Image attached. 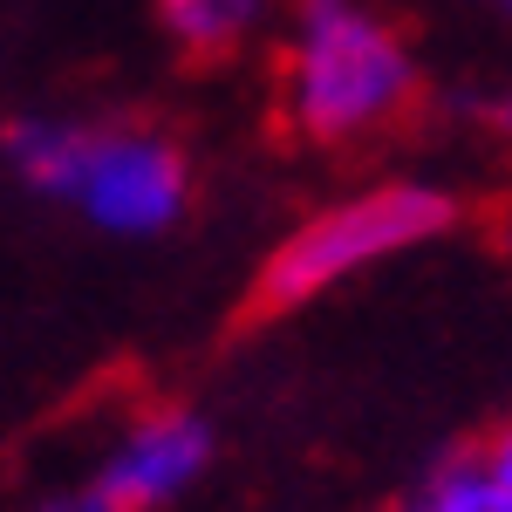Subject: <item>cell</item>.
Returning <instances> with one entry per match:
<instances>
[{
	"mask_svg": "<svg viewBox=\"0 0 512 512\" xmlns=\"http://www.w3.org/2000/svg\"><path fill=\"white\" fill-rule=\"evenodd\" d=\"M158 21L192 55H233L267 21V0H158Z\"/></svg>",
	"mask_w": 512,
	"mask_h": 512,
	"instance_id": "cell-6",
	"label": "cell"
},
{
	"mask_svg": "<svg viewBox=\"0 0 512 512\" xmlns=\"http://www.w3.org/2000/svg\"><path fill=\"white\" fill-rule=\"evenodd\" d=\"M62 198L82 205L103 233L151 239L164 233L185 198H192V164L158 130H76Z\"/></svg>",
	"mask_w": 512,
	"mask_h": 512,
	"instance_id": "cell-3",
	"label": "cell"
},
{
	"mask_svg": "<svg viewBox=\"0 0 512 512\" xmlns=\"http://www.w3.org/2000/svg\"><path fill=\"white\" fill-rule=\"evenodd\" d=\"M280 103L308 144H362L417 103V55L362 0H301Z\"/></svg>",
	"mask_w": 512,
	"mask_h": 512,
	"instance_id": "cell-1",
	"label": "cell"
},
{
	"mask_svg": "<svg viewBox=\"0 0 512 512\" xmlns=\"http://www.w3.org/2000/svg\"><path fill=\"white\" fill-rule=\"evenodd\" d=\"M205 458H212V431L192 410H144L103 458V472L89 478L76 512H158L205 472Z\"/></svg>",
	"mask_w": 512,
	"mask_h": 512,
	"instance_id": "cell-4",
	"label": "cell"
},
{
	"mask_svg": "<svg viewBox=\"0 0 512 512\" xmlns=\"http://www.w3.org/2000/svg\"><path fill=\"white\" fill-rule=\"evenodd\" d=\"M410 512H417V506H410Z\"/></svg>",
	"mask_w": 512,
	"mask_h": 512,
	"instance_id": "cell-8",
	"label": "cell"
},
{
	"mask_svg": "<svg viewBox=\"0 0 512 512\" xmlns=\"http://www.w3.org/2000/svg\"><path fill=\"white\" fill-rule=\"evenodd\" d=\"M69 151H76V123H14L7 130V158L21 164V178L35 185V192H55L62 198V178H69Z\"/></svg>",
	"mask_w": 512,
	"mask_h": 512,
	"instance_id": "cell-7",
	"label": "cell"
},
{
	"mask_svg": "<svg viewBox=\"0 0 512 512\" xmlns=\"http://www.w3.org/2000/svg\"><path fill=\"white\" fill-rule=\"evenodd\" d=\"M458 226V198L437 192V185H417V178H396V185H376L362 198H342L315 212L308 226L274 246V260L260 267V287H253V308L260 315H287V308H308L315 294H328L335 280L362 274L376 260H396L424 239L451 233Z\"/></svg>",
	"mask_w": 512,
	"mask_h": 512,
	"instance_id": "cell-2",
	"label": "cell"
},
{
	"mask_svg": "<svg viewBox=\"0 0 512 512\" xmlns=\"http://www.w3.org/2000/svg\"><path fill=\"white\" fill-rule=\"evenodd\" d=\"M417 512H512V451L506 437H478L437 465Z\"/></svg>",
	"mask_w": 512,
	"mask_h": 512,
	"instance_id": "cell-5",
	"label": "cell"
}]
</instances>
